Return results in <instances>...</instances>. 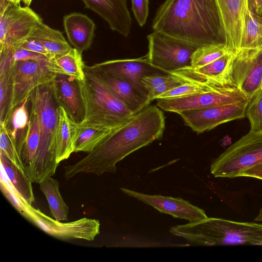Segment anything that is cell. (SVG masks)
I'll return each mask as SVG.
<instances>
[{
	"instance_id": "cell-6",
	"label": "cell",
	"mask_w": 262,
	"mask_h": 262,
	"mask_svg": "<svg viewBox=\"0 0 262 262\" xmlns=\"http://www.w3.org/2000/svg\"><path fill=\"white\" fill-rule=\"evenodd\" d=\"M79 81L84 116L79 124L116 129L134 115L104 85L85 75Z\"/></svg>"
},
{
	"instance_id": "cell-37",
	"label": "cell",
	"mask_w": 262,
	"mask_h": 262,
	"mask_svg": "<svg viewBox=\"0 0 262 262\" xmlns=\"http://www.w3.org/2000/svg\"><path fill=\"white\" fill-rule=\"evenodd\" d=\"M18 47L43 55L48 58H50L49 54L43 45L36 39L28 38L23 41Z\"/></svg>"
},
{
	"instance_id": "cell-31",
	"label": "cell",
	"mask_w": 262,
	"mask_h": 262,
	"mask_svg": "<svg viewBox=\"0 0 262 262\" xmlns=\"http://www.w3.org/2000/svg\"><path fill=\"white\" fill-rule=\"evenodd\" d=\"M262 47V21L250 9H245V27L241 49H253Z\"/></svg>"
},
{
	"instance_id": "cell-41",
	"label": "cell",
	"mask_w": 262,
	"mask_h": 262,
	"mask_svg": "<svg viewBox=\"0 0 262 262\" xmlns=\"http://www.w3.org/2000/svg\"><path fill=\"white\" fill-rule=\"evenodd\" d=\"M255 221L257 222H261L262 221V207L259 210V213L258 215L254 219Z\"/></svg>"
},
{
	"instance_id": "cell-7",
	"label": "cell",
	"mask_w": 262,
	"mask_h": 262,
	"mask_svg": "<svg viewBox=\"0 0 262 262\" xmlns=\"http://www.w3.org/2000/svg\"><path fill=\"white\" fill-rule=\"evenodd\" d=\"M262 163V132L249 131L211 163L215 178H234L244 170Z\"/></svg>"
},
{
	"instance_id": "cell-42",
	"label": "cell",
	"mask_w": 262,
	"mask_h": 262,
	"mask_svg": "<svg viewBox=\"0 0 262 262\" xmlns=\"http://www.w3.org/2000/svg\"><path fill=\"white\" fill-rule=\"evenodd\" d=\"M246 1L250 3V0H246Z\"/></svg>"
},
{
	"instance_id": "cell-28",
	"label": "cell",
	"mask_w": 262,
	"mask_h": 262,
	"mask_svg": "<svg viewBox=\"0 0 262 262\" xmlns=\"http://www.w3.org/2000/svg\"><path fill=\"white\" fill-rule=\"evenodd\" d=\"M39 184L40 190L47 200L52 216L58 221H68L69 208L60 194L58 181L50 177Z\"/></svg>"
},
{
	"instance_id": "cell-30",
	"label": "cell",
	"mask_w": 262,
	"mask_h": 262,
	"mask_svg": "<svg viewBox=\"0 0 262 262\" xmlns=\"http://www.w3.org/2000/svg\"><path fill=\"white\" fill-rule=\"evenodd\" d=\"M141 83L151 102L163 93L182 84L178 78L170 74L147 75L142 78Z\"/></svg>"
},
{
	"instance_id": "cell-34",
	"label": "cell",
	"mask_w": 262,
	"mask_h": 262,
	"mask_svg": "<svg viewBox=\"0 0 262 262\" xmlns=\"http://www.w3.org/2000/svg\"><path fill=\"white\" fill-rule=\"evenodd\" d=\"M0 148L1 152L24 171L20 157L5 122H0Z\"/></svg>"
},
{
	"instance_id": "cell-12",
	"label": "cell",
	"mask_w": 262,
	"mask_h": 262,
	"mask_svg": "<svg viewBox=\"0 0 262 262\" xmlns=\"http://www.w3.org/2000/svg\"><path fill=\"white\" fill-rule=\"evenodd\" d=\"M230 80L250 100L261 87L262 47L253 49H241L233 54Z\"/></svg>"
},
{
	"instance_id": "cell-21",
	"label": "cell",
	"mask_w": 262,
	"mask_h": 262,
	"mask_svg": "<svg viewBox=\"0 0 262 262\" xmlns=\"http://www.w3.org/2000/svg\"><path fill=\"white\" fill-rule=\"evenodd\" d=\"M77 123L73 121L61 106H59L58 122L56 134V155L59 163L68 159L75 150Z\"/></svg>"
},
{
	"instance_id": "cell-38",
	"label": "cell",
	"mask_w": 262,
	"mask_h": 262,
	"mask_svg": "<svg viewBox=\"0 0 262 262\" xmlns=\"http://www.w3.org/2000/svg\"><path fill=\"white\" fill-rule=\"evenodd\" d=\"M238 177H249L262 180V163L244 170Z\"/></svg>"
},
{
	"instance_id": "cell-40",
	"label": "cell",
	"mask_w": 262,
	"mask_h": 262,
	"mask_svg": "<svg viewBox=\"0 0 262 262\" xmlns=\"http://www.w3.org/2000/svg\"><path fill=\"white\" fill-rule=\"evenodd\" d=\"M10 1L12 3L15 5H19L20 3H23L26 6H29L32 0H10Z\"/></svg>"
},
{
	"instance_id": "cell-1",
	"label": "cell",
	"mask_w": 262,
	"mask_h": 262,
	"mask_svg": "<svg viewBox=\"0 0 262 262\" xmlns=\"http://www.w3.org/2000/svg\"><path fill=\"white\" fill-rule=\"evenodd\" d=\"M165 117L157 105H149L115 130L97 148L74 164L64 167L66 180L80 173H115L116 164L139 149L162 138Z\"/></svg>"
},
{
	"instance_id": "cell-20",
	"label": "cell",
	"mask_w": 262,
	"mask_h": 262,
	"mask_svg": "<svg viewBox=\"0 0 262 262\" xmlns=\"http://www.w3.org/2000/svg\"><path fill=\"white\" fill-rule=\"evenodd\" d=\"M63 24L70 44L78 52L89 49L95 36L96 25L88 15L73 12L65 15Z\"/></svg>"
},
{
	"instance_id": "cell-24",
	"label": "cell",
	"mask_w": 262,
	"mask_h": 262,
	"mask_svg": "<svg viewBox=\"0 0 262 262\" xmlns=\"http://www.w3.org/2000/svg\"><path fill=\"white\" fill-rule=\"evenodd\" d=\"M28 38L40 41L48 51L50 58L66 54L73 48L61 32L48 26L43 21Z\"/></svg>"
},
{
	"instance_id": "cell-9",
	"label": "cell",
	"mask_w": 262,
	"mask_h": 262,
	"mask_svg": "<svg viewBox=\"0 0 262 262\" xmlns=\"http://www.w3.org/2000/svg\"><path fill=\"white\" fill-rule=\"evenodd\" d=\"M46 61H13L9 105L5 122L13 110L28 99L33 90L39 86L50 83L56 76L48 70L45 64Z\"/></svg>"
},
{
	"instance_id": "cell-10",
	"label": "cell",
	"mask_w": 262,
	"mask_h": 262,
	"mask_svg": "<svg viewBox=\"0 0 262 262\" xmlns=\"http://www.w3.org/2000/svg\"><path fill=\"white\" fill-rule=\"evenodd\" d=\"M42 22L29 6L11 3L0 12V49L18 47Z\"/></svg>"
},
{
	"instance_id": "cell-35",
	"label": "cell",
	"mask_w": 262,
	"mask_h": 262,
	"mask_svg": "<svg viewBox=\"0 0 262 262\" xmlns=\"http://www.w3.org/2000/svg\"><path fill=\"white\" fill-rule=\"evenodd\" d=\"M8 48L9 49L11 58L13 62L31 60L46 61L48 59V57L43 55L19 47Z\"/></svg>"
},
{
	"instance_id": "cell-27",
	"label": "cell",
	"mask_w": 262,
	"mask_h": 262,
	"mask_svg": "<svg viewBox=\"0 0 262 262\" xmlns=\"http://www.w3.org/2000/svg\"><path fill=\"white\" fill-rule=\"evenodd\" d=\"M39 144V129L37 116L30 109L29 126L21 152L24 172L28 176L33 166Z\"/></svg>"
},
{
	"instance_id": "cell-13",
	"label": "cell",
	"mask_w": 262,
	"mask_h": 262,
	"mask_svg": "<svg viewBox=\"0 0 262 262\" xmlns=\"http://www.w3.org/2000/svg\"><path fill=\"white\" fill-rule=\"evenodd\" d=\"M249 100L206 108L187 110L178 114L186 125L197 134L209 131L216 126L246 116Z\"/></svg>"
},
{
	"instance_id": "cell-43",
	"label": "cell",
	"mask_w": 262,
	"mask_h": 262,
	"mask_svg": "<svg viewBox=\"0 0 262 262\" xmlns=\"http://www.w3.org/2000/svg\"><path fill=\"white\" fill-rule=\"evenodd\" d=\"M261 89H262V83H261Z\"/></svg>"
},
{
	"instance_id": "cell-17",
	"label": "cell",
	"mask_w": 262,
	"mask_h": 262,
	"mask_svg": "<svg viewBox=\"0 0 262 262\" xmlns=\"http://www.w3.org/2000/svg\"><path fill=\"white\" fill-rule=\"evenodd\" d=\"M86 67L92 70L125 79L143 89L142 78L147 75L159 74L157 71H159L148 64L145 55L137 58L110 60Z\"/></svg>"
},
{
	"instance_id": "cell-29",
	"label": "cell",
	"mask_w": 262,
	"mask_h": 262,
	"mask_svg": "<svg viewBox=\"0 0 262 262\" xmlns=\"http://www.w3.org/2000/svg\"><path fill=\"white\" fill-rule=\"evenodd\" d=\"M12 62L9 49L0 51V122L7 118Z\"/></svg>"
},
{
	"instance_id": "cell-19",
	"label": "cell",
	"mask_w": 262,
	"mask_h": 262,
	"mask_svg": "<svg viewBox=\"0 0 262 262\" xmlns=\"http://www.w3.org/2000/svg\"><path fill=\"white\" fill-rule=\"evenodd\" d=\"M108 24L111 29L124 37L130 33L132 19L126 0H81Z\"/></svg>"
},
{
	"instance_id": "cell-33",
	"label": "cell",
	"mask_w": 262,
	"mask_h": 262,
	"mask_svg": "<svg viewBox=\"0 0 262 262\" xmlns=\"http://www.w3.org/2000/svg\"><path fill=\"white\" fill-rule=\"evenodd\" d=\"M246 116L250 124V131L262 132V89L249 100Z\"/></svg>"
},
{
	"instance_id": "cell-14",
	"label": "cell",
	"mask_w": 262,
	"mask_h": 262,
	"mask_svg": "<svg viewBox=\"0 0 262 262\" xmlns=\"http://www.w3.org/2000/svg\"><path fill=\"white\" fill-rule=\"evenodd\" d=\"M85 75L104 85L135 115L148 106L151 101L145 90L135 84L113 75L84 67Z\"/></svg>"
},
{
	"instance_id": "cell-18",
	"label": "cell",
	"mask_w": 262,
	"mask_h": 262,
	"mask_svg": "<svg viewBox=\"0 0 262 262\" xmlns=\"http://www.w3.org/2000/svg\"><path fill=\"white\" fill-rule=\"evenodd\" d=\"M55 97L70 118L80 123L83 119L84 107L79 81L64 75H56L51 82Z\"/></svg>"
},
{
	"instance_id": "cell-26",
	"label": "cell",
	"mask_w": 262,
	"mask_h": 262,
	"mask_svg": "<svg viewBox=\"0 0 262 262\" xmlns=\"http://www.w3.org/2000/svg\"><path fill=\"white\" fill-rule=\"evenodd\" d=\"M28 102L29 98L15 107L6 122L20 157L29 123Z\"/></svg>"
},
{
	"instance_id": "cell-2",
	"label": "cell",
	"mask_w": 262,
	"mask_h": 262,
	"mask_svg": "<svg viewBox=\"0 0 262 262\" xmlns=\"http://www.w3.org/2000/svg\"><path fill=\"white\" fill-rule=\"evenodd\" d=\"M152 28L196 48L225 42L215 0H166L157 10Z\"/></svg>"
},
{
	"instance_id": "cell-15",
	"label": "cell",
	"mask_w": 262,
	"mask_h": 262,
	"mask_svg": "<svg viewBox=\"0 0 262 262\" xmlns=\"http://www.w3.org/2000/svg\"><path fill=\"white\" fill-rule=\"evenodd\" d=\"M225 36L227 51L233 54L241 49L245 27L246 0H215Z\"/></svg>"
},
{
	"instance_id": "cell-5",
	"label": "cell",
	"mask_w": 262,
	"mask_h": 262,
	"mask_svg": "<svg viewBox=\"0 0 262 262\" xmlns=\"http://www.w3.org/2000/svg\"><path fill=\"white\" fill-rule=\"evenodd\" d=\"M1 189L5 198L25 219L47 234L62 241L95 239L100 233L99 220L83 217L63 222L56 221L36 209L24 200L6 179L1 180Z\"/></svg>"
},
{
	"instance_id": "cell-44",
	"label": "cell",
	"mask_w": 262,
	"mask_h": 262,
	"mask_svg": "<svg viewBox=\"0 0 262 262\" xmlns=\"http://www.w3.org/2000/svg\"><path fill=\"white\" fill-rule=\"evenodd\" d=\"M261 21H262V18H261Z\"/></svg>"
},
{
	"instance_id": "cell-11",
	"label": "cell",
	"mask_w": 262,
	"mask_h": 262,
	"mask_svg": "<svg viewBox=\"0 0 262 262\" xmlns=\"http://www.w3.org/2000/svg\"><path fill=\"white\" fill-rule=\"evenodd\" d=\"M246 100L247 98L237 88L226 85L187 97L158 99L157 105L163 111L179 114L185 111L229 104Z\"/></svg>"
},
{
	"instance_id": "cell-4",
	"label": "cell",
	"mask_w": 262,
	"mask_h": 262,
	"mask_svg": "<svg viewBox=\"0 0 262 262\" xmlns=\"http://www.w3.org/2000/svg\"><path fill=\"white\" fill-rule=\"evenodd\" d=\"M170 232L195 245H262V224L254 222L208 217L172 227Z\"/></svg>"
},
{
	"instance_id": "cell-25",
	"label": "cell",
	"mask_w": 262,
	"mask_h": 262,
	"mask_svg": "<svg viewBox=\"0 0 262 262\" xmlns=\"http://www.w3.org/2000/svg\"><path fill=\"white\" fill-rule=\"evenodd\" d=\"M115 130L95 125L77 124L74 152L89 153L92 151Z\"/></svg>"
},
{
	"instance_id": "cell-22",
	"label": "cell",
	"mask_w": 262,
	"mask_h": 262,
	"mask_svg": "<svg viewBox=\"0 0 262 262\" xmlns=\"http://www.w3.org/2000/svg\"><path fill=\"white\" fill-rule=\"evenodd\" d=\"M48 70L56 75H64L79 81L85 79V64L82 54L76 49L63 55L48 58L45 62Z\"/></svg>"
},
{
	"instance_id": "cell-36",
	"label": "cell",
	"mask_w": 262,
	"mask_h": 262,
	"mask_svg": "<svg viewBox=\"0 0 262 262\" xmlns=\"http://www.w3.org/2000/svg\"><path fill=\"white\" fill-rule=\"evenodd\" d=\"M132 9L134 16L141 26H143L146 22L148 15V0H131Z\"/></svg>"
},
{
	"instance_id": "cell-23",
	"label": "cell",
	"mask_w": 262,
	"mask_h": 262,
	"mask_svg": "<svg viewBox=\"0 0 262 262\" xmlns=\"http://www.w3.org/2000/svg\"><path fill=\"white\" fill-rule=\"evenodd\" d=\"M0 159L1 172L9 184L24 200L32 204L35 201L32 185L33 182L23 170L2 152Z\"/></svg>"
},
{
	"instance_id": "cell-39",
	"label": "cell",
	"mask_w": 262,
	"mask_h": 262,
	"mask_svg": "<svg viewBox=\"0 0 262 262\" xmlns=\"http://www.w3.org/2000/svg\"><path fill=\"white\" fill-rule=\"evenodd\" d=\"M252 6L257 15L262 14V0H252Z\"/></svg>"
},
{
	"instance_id": "cell-32",
	"label": "cell",
	"mask_w": 262,
	"mask_h": 262,
	"mask_svg": "<svg viewBox=\"0 0 262 262\" xmlns=\"http://www.w3.org/2000/svg\"><path fill=\"white\" fill-rule=\"evenodd\" d=\"M229 53L224 43L203 46L198 48L191 57L190 66L197 68L205 66Z\"/></svg>"
},
{
	"instance_id": "cell-8",
	"label": "cell",
	"mask_w": 262,
	"mask_h": 262,
	"mask_svg": "<svg viewBox=\"0 0 262 262\" xmlns=\"http://www.w3.org/2000/svg\"><path fill=\"white\" fill-rule=\"evenodd\" d=\"M148 64L168 74L190 66L191 57L197 49L190 45L154 31L147 36Z\"/></svg>"
},
{
	"instance_id": "cell-16",
	"label": "cell",
	"mask_w": 262,
	"mask_h": 262,
	"mask_svg": "<svg viewBox=\"0 0 262 262\" xmlns=\"http://www.w3.org/2000/svg\"><path fill=\"white\" fill-rule=\"evenodd\" d=\"M120 189L127 195L135 198L152 206L159 212L171 215L173 217L185 219L190 222L208 217L203 209L180 198L149 195L123 187Z\"/></svg>"
},
{
	"instance_id": "cell-3",
	"label": "cell",
	"mask_w": 262,
	"mask_h": 262,
	"mask_svg": "<svg viewBox=\"0 0 262 262\" xmlns=\"http://www.w3.org/2000/svg\"><path fill=\"white\" fill-rule=\"evenodd\" d=\"M51 82L36 88L29 97L30 108L38 118L39 144L28 178L33 183L38 184L53 176L59 165L56 160V134L59 104L53 92Z\"/></svg>"
}]
</instances>
